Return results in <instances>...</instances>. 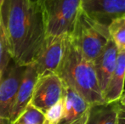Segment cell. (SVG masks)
Wrapping results in <instances>:
<instances>
[{
	"instance_id": "obj_13",
	"label": "cell",
	"mask_w": 125,
	"mask_h": 124,
	"mask_svg": "<svg viewBox=\"0 0 125 124\" xmlns=\"http://www.w3.org/2000/svg\"><path fill=\"white\" fill-rule=\"evenodd\" d=\"M117 109V102L91 105L85 124H118Z\"/></svg>"
},
{
	"instance_id": "obj_21",
	"label": "cell",
	"mask_w": 125,
	"mask_h": 124,
	"mask_svg": "<svg viewBox=\"0 0 125 124\" xmlns=\"http://www.w3.org/2000/svg\"><path fill=\"white\" fill-rule=\"evenodd\" d=\"M0 124H10V122L9 119L0 116Z\"/></svg>"
},
{
	"instance_id": "obj_8",
	"label": "cell",
	"mask_w": 125,
	"mask_h": 124,
	"mask_svg": "<svg viewBox=\"0 0 125 124\" xmlns=\"http://www.w3.org/2000/svg\"><path fill=\"white\" fill-rule=\"evenodd\" d=\"M81 10L108 27L113 20L125 16V0H81Z\"/></svg>"
},
{
	"instance_id": "obj_17",
	"label": "cell",
	"mask_w": 125,
	"mask_h": 124,
	"mask_svg": "<svg viewBox=\"0 0 125 124\" xmlns=\"http://www.w3.org/2000/svg\"><path fill=\"white\" fill-rule=\"evenodd\" d=\"M12 60L3 27H0V71L3 72Z\"/></svg>"
},
{
	"instance_id": "obj_16",
	"label": "cell",
	"mask_w": 125,
	"mask_h": 124,
	"mask_svg": "<svg viewBox=\"0 0 125 124\" xmlns=\"http://www.w3.org/2000/svg\"><path fill=\"white\" fill-rule=\"evenodd\" d=\"M64 115L63 98L44 112L43 124H61Z\"/></svg>"
},
{
	"instance_id": "obj_7",
	"label": "cell",
	"mask_w": 125,
	"mask_h": 124,
	"mask_svg": "<svg viewBox=\"0 0 125 124\" xmlns=\"http://www.w3.org/2000/svg\"><path fill=\"white\" fill-rule=\"evenodd\" d=\"M26 66L11 60L3 73L0 82V116L10 120L14 101L21 82Z\"/></svg>"
},
{
	"instance_id": "obj_25",
	"label": "cell",
	"mask_w": 125,
	"mask_h": 124,
	"mask_svg": "<svg viewBox=\"0 0 125 124\" xmlns=\"http://www.w3.org/2000/svg\"><path fill=\"white\" fill-rule=\"evenodd\" d=\"M31 1H33V2H38V1H39V0H31Z\"/></svg>"
},
{
	"instance_id": "obj_19",
	"label": "cell",
	"mask_w": 125,
	"mask_h": 124,
	"mask_svg": "<svg viewBox=\"0 0 125 124\" xmlns=\"http://www.w3.org/2000/svg\"><path fill=\"white\" fill-rule=\"evenodd\" d=\"M88 113H89V111L83 114L82 116H80L79 118L74 120L73 122H70V123H63V124H85L86 121H87V117H88Z\"/></svg>"
},
{
	"instance_id": "obj_9",
	"label": "cell",
	"mask_w": 125,
	"mask_h": 124,
	"mask_svg": "<svg viewBox=\"0 0 125 124\" xmlns=\"http://www.w3.org/2000/svg\"><path fill=\"white\" fill-rule=\"evenodd\" d=\"M38 78V75L34 67L31 65L26 66L11 110L10 117V124L13 123L18 118L21 113L30 103Z\"/></svg>"
},
{
	"instance_id": "obj_11",
	"label": "cell",
	"mask_w": 125,
	"mask_h": 124,
	"mask_svg": "<svg viewBox=\"0 0 125 124\" xmlns=\"http://www.w3.org/2000/svg\"><path fill=\"white\" fill-rule=\"evenodd\" d=\"M125 83V50H118L116 66L103 94L105 103L117 102L124 93Z\"/></svg>"
},
{
	"instance_id": "obj_6",
	"label": "cell",
	"mask_w": 125,
	"mask_h": 124,
	"mask_svg": "<svg viewBox=\"0 0 125 124\" xmlns=\"http://www.w3.org/2000/svg\"><path fill=\"white\" fill-rule=\"evenodd\" d=\"M66 84L56 73L51 72L38 76L34 86L30 104L44 113L61 99Z\"/></svg>"
},
{
	"instance_id": "obj_1",
	"label": "cell",
	"mask_w": 125,
	"mask_h": 124,
	"mask_svg": "<svg viewBox=\"0 0 125 124\" xmlns=\"http://www.w3.org/2000/svg\"><path fill=\"white\" fill-rule=\"evenodd\" d=\"M0 10L12 60L21 66L32 64L46 37L40 0H3Z\"/></svg>"
},
{
	"instance_id": "obj_14",
	"label": "cell",
	"mask_w": 125,
	"mask_h": 124,
	"mask_svg": "<svg viewBox=\"0 0 125 124\" xmlns=\"http://www.w3.org/2000/svg\"><path fill=\"white\" fill-rule=\"evenodd\" d=\"M110 38L118 50H125V16L113 20L107 27Z\"/></svg>"
},
{
	"instance_id": "obj_3",
	"label": "cell",
	"mask_w": 125,
	"mask_h": 124,
	"mask_svg": "<svg viewBox=\"0 0 125 124\" xmlns=\"http://www.w3.org/2000/svg\"><path fill=\"white\" fill-rule=\"evenodd\" d=\"M69 39L74 48L86 60L92 62L111 39L106 26L92 19L80 10Z\"/></svg>"
},
{
	"instance_id": "obj_10",
	"label": "cell",
	"mask_w": 125,
	"mask_h": 124,
	"mask_svg": "<svg viewBox=\"0 0 125 124\" xmlns=\"http://www.w3.org/2000/svg\"><path fill=\"white\" fill-rule=\"evenodd\" d=\"M118 48L112 39L109 40L102 52L92 61L100 88L104 94L116 66Z\"/></svg>"
},
{
	"instance_id": "obj_18",
	"label": "cell",
	"mask_w": 125,
	"mask_h": 124,
	"mask_svg": "<svg viewBox=\"0 0 125 124\" xmlns=\"http://www.w3.org/2000/svg\"><path fill=\"white\" fill-rule=\"evenodd\" d=\"M117 120H118V124H125V105H120L118 104Z\"/></svg>"
},
{
	"instance_id": "obj_22",
	"label": "cell",
	"mask_w": 125,
	"mask_h": 124,
	"mask_svg": "<svg viewBox=\"0 0 125 124\" xmlns=\"http://www.w3.org/2000/svg\"><path fill=\"white\" fill-rule=\"evenodd\" d=\"M3 72L0 71V82H1V80H2V77H3Z\"/></svg>"
},
{
	"instance_id": "obj_5",
	"label": "cell",
	"mask_w": 125,
	"mask_h": 124,
	"mask_svg": "<svg viewBox=\"0 0 125 124\" xmlns=\"http://www.w3.org/2000/svg\"><path fill=\"white\" fill-rule=\"evenodd\" d=\"M68 35L46 36L39 52L31 66L38 76L47 73H56L66 52L68 43Z\"/></svg>"
},
{
	"instance_id": "obj_20",
	"label": "cell",
	"mask_w": 125,
	"mask_h": 124,
	"mask_svg": "<svg viewBox=\"0 0 125 124\" xmlns=\"http://www.w3.org/2000/svg\"><path fill=\"white\" fill-rule=\"evenodd\" d=\"M118 104L120 105H125V92L123 93V94L121 95L120 99H118Z\"/></svg>"
},
{
	"instance_id": "obj_12",
	"label": "cell",
	"mask_w": 125,
	"mask_h": 124,
	"mask_svg": "<svg viewBox=\"0 0 125 124\" xmlns=\"http://www.w3.org/2000/svg\"><path fill=\"white\" fill-rule=\"evenodd\" d=\"M64 101V115L61 124L70 123L85 114L91 105L85 100L74 89L66 86L63 96Z\"/></svg>"
},
{
	"instance_id": "obj_23",
	"label": "cell",
	"mask_w": 125,
	"mask_h": 124,
	"mask_svg": "<svg viewBox=\"0 0 125 124\" xmlns=\"http://www.w3.org/2000/svg\"><path fill=\"white\" fill-rule=\"evenodd\" d=\"M2 27V22H1V10H0V27Z\"/></svg>"
},
{
	"instance_id": "obj_24",
	"label": "cell",
	"mask_w": 125,
	"mask_h": 124,
	"mask_svg": "<svg viewBox=\"0 0 125 124\" xmlns=\"http://www.w3.org/2000/svg\"><path fill=\"white\" fill-rule=\"evenodd\" d=\"M3 0H0V7H1L2 3H3Z\"/></svg>"
},
{
	"instance_id": "obj_2",
	"label": "cell",
	"mask_w": 125,
	"mask_h": 124,
	"mask_svg": "<svg viewBox=\"0 0 125 124\" xmlns=\"http://www.w3.org/2000/svg\"><path fill=\"white\" fill-rule=\"evenodd\" d=\"M56 74L66 86L77 92L91 105L105 103L93 63L86 60L74 48L69 35L66 52Z\"/></svg>"
},
{
	"instance_id": "obj_15",
	"label": "cell",
	"mask_w": 125,
	"mask_h": 124,
	"mask_svg": "<svg viewBox=\"0 0 125 124\" xmlns=\"http://www.w3.org/2000/svg\"><path fill=\"white\" fill-rule=\"evenodd\" d=\"M44 113L28 104L16 120L11 124H43Z\"/></svg>"
},
{
	"instance_id": "obj_4",
	"label": "cell",
	"mask_w": 125,
	"mask_h": 124,
	"mask_svg": "<svg viewBox=\"0 0 125 124\" xmlns=\"http://www.w3.org/2000/svg\"><path fill=\"white\" fill-rule=\"evenodd\" d=\"M46 36L70 34L81 10V0H40Z\"/></svg>"
}]
</instances>
